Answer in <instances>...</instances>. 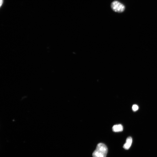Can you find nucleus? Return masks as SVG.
<instances>
[{"label":"nucleus","instance_id":"1","mask_svg":"<svg viewBox=\"0 0 157 157\" xmlns=\"http://www.w3.org/2000/svg\"><path fill=\"white\" fill-rule=\"evenodd\" d=\"M108 152L107 146L103 143H99L92 153L93 157H106Z\"/></svg>","mask_w":157,"mask_h":157},{"label":"nucleus","instance_id":"2","mask_svg":"<svg viewBox=\"0 0 157 157\" xmlns=\"http://www.w3.org/2000/svg\"><path fill=\"white\" fill-rule=\"evenodd\" d=\"M111 7L113 11L119 13L123 12L125 10L124 5L117 1H114L112 2Z\"/></svg>","mask_w":157,"mask_h":157},{"label":"nucleus","instance_id":"3","mask_svg":"<svg viewBox=\"0 0 157 157\" xmlns=\"http://www.w3.org/2000/svg\"><path fill=\"white\" fill-rule=\"evenodd\" d=\"M133 142V139L131 137L128 138L126 142L124 144L123 147L125 150H129L130 147Z\"/></svg>","mask_w":157,"mask_h":157},{"label":"nucleus","instance_id":"4","mask_svg":"<svg viewBox=\"0 0 157 157\" xmlns=\"http://www.w3.org/2000/svg\"><path fill=\"white\" fill-rule=\"evenodd\" d=\"M123 129V127L121 124L115 125L112 128L113 131L115 132H122Z\"/></svg>","mask_w":157,"mask_h":157},{"label":"nucleus","instance_id":"5","mask_svg":"<svg viewBox=\"0 0 157 157\" xmlns=\"http://www.w3.org/2000/svg\"><path fill=\"white\" fill-rule=\"evenodd\" d=\"M139 109V107L136 105H133L132 107V109L134 111H135L138 110Z\"/></svg>","mask_w":157,"mask_h":157},{"label":"nucleus","instance_id":"6","mask_svg":"<svg viewBox=\"0 0 157 157\" xmlns=\"http://www.w3.org/2000/svg\"><path fill=\"white\" fill-rule=\"evenodd\" d=\"M4 0H0V7H1L3 5Z\"/></svg>","mask_w":157,"mask_h":157}]
</instances>
